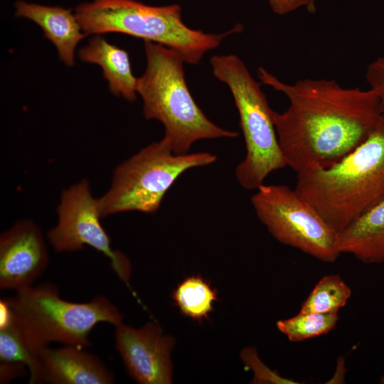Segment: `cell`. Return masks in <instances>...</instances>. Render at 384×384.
Here are the masks:
<instances>
[{
    "mask_svg": "<svg viewBox=\"0 0 384 384\" xmlns=\"http://www.w3.org/2000/svg\"><path fill=\"white\" fill-rule=\"evenodd\" d=\"M0 304V362L22 363L29 370L31 384L44 383L38 351L28 341L19 319L5 299Z\"/></svg>",
    "mask_w": 384,
    "mask_h": 384,
    "instance_id": "2e32d148",
    "label": "cell"
},
{
    "mask_svg": "<svg viewBox=\"0 0 384 384\" xmlns=\"http://www.w3.org/2000/svg\"><path fill=\"white\" fill-rule=\"evenodd\" d=\"M337 248L363 263L384 262V199L338 233Z\"/></svg>",
    "mask_w": 384,
    "mask_h": 384,
    "instance_id": "5bb4252c",
    "label": "cell"
},
{
    "mask_svg": "<svg viewBox=\"0 0 384 384\" xmlns=\"http://www.w3.org/2000/svg\"><path fill=\"white\" fill-rule=\"evenodd\" d=\"M272 10L277 14L284 15L301 8L310 13L316 10V0H267Z\"/></svg>",
    "mask_w": 384,
    "mask_h": 384,
    "instance_id": "7402d4cb",
    "label": "cell"
},
{
    "mask_svg": "<svg viewBox=\"0 0 384 384\" xmlns=\"http://www.w3.org/2000/svg\"><path fill=\"white\" fill-rule=\"evenodd\" d=\"M57 215V224L48 232L50 244L56 252H76L90 246L110 260L112 269L122 282H129L130 262L125 255L112 249L89 181L82 179L62 191Z\"/></svg>",
    "mask_w": 384,
    "mask_h": 384,
    "instance_id": "9c48e42d",
    "label": "cell"
},
{
    "mask_svg": "<svg viewBox=\"0 0 384 384\" xmlns=\"http://www.w3.org/2000/svg\"><path fill=\"white\" fill-rule=\"evenodd\" d=\"M146 66L137 78V92L147 119L164 127L163 137L176 154L188 153L201 139L234 138L238 133L211 122L194 100L187 85L182 56L172 48L144 41Z\"/></svg>",
    "mask_w": 384,
    "mask_h": 384,
    "instance_id": "3957f363",
    "label": "cell"
},
{
    "mask_svg": "<svg viewBox=\"0 0 384 384\" xmlns=\"http://www.w3.org/2000/svg\"><path fill=\"white\" fill-rule=\"evenodd\" d=\"M115 348L129 375L141 384L172 383L171 353L175 341L153 321L139 329L115 326Z\"/></svg>",
    "mask_w": 384,
    "mask_h": 384,
    "instance_id": "30bf717a",
    "label": "cell"
},
{
    "mask_svg": "<svg viewBox=\"0 0 384 384\" xmlns=\"http://www.w3.org/2000/svg\"><path fill=\"white\" fill-rule=\"evenodd\" d=\"M26 366L19 362H0V383H9L26 373Z\"/></svg>",
    "mask_w": 384,
    "mask_h": 384,
    "instance_id": "603a6c76",
    "label": "cell"
},
{
    "mask_svg": "<svg viewBox=\"0 0 384 384\" xmlns=\"http://www.w3.org/2000/svg\"><path fill=\"white\" fill-rule=\"evenodd\" d=\"M209 152L174 154L162 138L119 164L107 191L97 198L102 218L129 211L156 212L176 180L186 171L214 163Z\"/></svg>",
    "mask_w": 384,
    "mask_h": 384,
    "instance_id": "52a82bcc",
    "label": "cell"
},
{
    "mask_svg": "<svg viewBox=\"0 0 384 384\" xmlns=\"http://www.w3.org/2000/svg\"><path fill=\"white\" fill-rule=\"evenodd\" d=\"M210 63L213 75L230 89L240 117L246 155L236 167L237 181L243 188L257 190L270 174L287 166L272 110L260 84L238 56L213 55Z\"/></svg>",
    "mask_w": 384,
    "mask_h": 384,
    "instance_id": "5b68a950",
    "label": "cell"
},
{
    "mask_svg": "<svg viewBox=\"0 0 384 384\" xmlns=\"http://www.w3.org/2000/svg\"><path fill=\"white\" fill-rule=\"evenodd\" d=\"M172 298L182 314L203 320L213 311V303L218 300V294L204 278L193 275L178 284Z\"/></svg>",
    "mask_w": 384,
    "mask_h": 384,
    "instance_id": "e0dca14e",
    "label": "cell"
},
{
    "mask_svg": "<svg viewBox=\"0 0 384 384\" xmlns=\"http://www.w3.org/2000/svg\"><path fill=\"white\" fill-rule=\"evenodd\" d=\"M5 300L37 351L53 342L84 348L89 346V334L98 323L114 326L122 323L121 312L107 297L99 295L85 303L67 301L50 283L16 292Z\"/></svg>",
    "mask_w": 384,
    "mask_h": 384,
    "instance_id": "8992f818",
    "label": "cell"
},
{
    "mask_svg": "<svg viewBox=\"0 0 384 384\" xmlns=\"http://www.w3.org/2000/svg\"><path fill=\"white\" fill-rule=\"evenodd\" d=\"M14 15L36 23L44 36L55 46L59 59L67 66L75 63V50L87 35L83 32L72 9L46 6L18 0Z\"/></svg>",
    "mask_w": 384,
    "mask_h": 384,
    "instance_id": "4fadbf2b",
    "label": "cell"
},
{
    "mask_svg": "<svg viewBox=\"0 0 384 384\" xmlns=\"http://www.w3.org/2000/svg\"><path fill=\"white\" fill-rule=\"evenodd\" d=\"M43 381L53 384H110L113 373L96 356L83 348L65 345L53 349L48 346L38 350Z\"/></svg>",
    "mask_w": 384,
    "mask_h": 384,
    "instance_id": "7c38bea8",
    "label": "cell"
},
{
    "mask_svg": "<svg viewBox=\"0 0 384 384\" xmlns=\"http://www.w3.org/2000/svg\"><path fill=\"white\" fill-rule=\"evenodd\" d=\"M48 263L44 238L33 221L18 220L1 234V289L16 292L32 287Z\"/></svg>",
    "mask_w": 384,
    "mask_h": 384,
    "instance_id": "8fae6325",
    "label": "cell"
},
{
    "mask_svg": "<svg viewBox=\"0 0 384 384\" xmlns=\"http://www.w3.org/2000/svg\"><path fill=\"white\" fill-rule=\"evenodd\" d=\"M255 191L254 210L277 241L324 262L337 260L338 233L295 189L262 184Z\"/></svg>",
    "mask_w": 384,
    "mask_h": 384,
    "instance_id": "ba28073f",
    "label": "cell"
},
{
    "mask_svg": "<svg viewBox=\"0 0 384 384\" xmlns=\"http://www.w3.org/2000/svg\"><path fill=\"white\" fill-rule=\"evenodd\" d=\"M366 79L370 89L378 95L384 115V53L369 64L366 73Z\"/></svg>",
    "mask_w": 384,
    "mask_h": 384,
    "instance_id": "44dd1931",
    "label": "cell"
},
{
    "mask_svg": "<svg viewBox=\"0 0 384 384\" xmlns=\"http://www.w3.org/2000/svg\"><path fill=\"white\" fill-rule=\"evenodd\" d=\"M75 16L87 35L120 33L177 51L185 63L196 65L241 25L220 34L192 29L182 19L178 4L150 6L136 0H90L78 4Z\"/></svg>",
    "mask_w": 384,
    "mask_h": 384,
    "instance_id": "277c9868",
    "label": "cell"
},
{
    "mask_svg": "<svg viewBox=\"0 0 384 384\" xmlns=\"http://www.w3.org/2000/svg\"><path fill=\"white\" fill-rule=\"evenodd\" d=\"M337 232L384 199V115L368 138L336 164L297 173L294 188Z\"/></svg>",
    "mask_w": 384,
    "mask_h": 384,
    "instance_id": "7a4b0ae2",
    "label": "cell"
},
{
    "mask_svg": "<svg viewBox=\"0 0 384 384\" xmlns=\"http://www.w3.org/2000/svg\"><path fill=\"white\" fill-rule=\"evenodd\" d=\"M80 59L100 65L110 90L129 102L137 98V78L132 73L129 53L105 39L96 35L80 49Z\"/></svg>",
    "mask_w": 384,
    "mask_h": 384,
    "instance_id": "9a60e30c",
    "label": "cell"
},
{
    "mask_svg": "<svg viewBox=\"0 0 384 384\" xmlns=\"http://www.w3.org/2000/svg\"><path fill=\"white\" fill-rule=\"evenodd\" d=\"M351 295V289L338 274L324 276L302 304L300 313L338 312Z\"/></svg>",
    "mask_w": 384,
    "mask_h": 384,
    "instance_id": "ac0fdd59",
    "label": "cell"
},
{
    "mask_svg": "<svg viewBox=\"0 0 384 384\" xmlns=\"http://www.w3.org/2000/svg\"><path fill=\"white\" fill-rule=\"evenodd\" d=\"M338 320V312H299L294 316L278 321L276 325L290 341L299 342L328 334L335 328Z\"/></svg>",
    "mask_w": 384,
    "mask_h": 384,
    "instance_id": "d6986e66",
    "label": "cell"
},
{
    "mask_svg": "<svg viewBox=\"0 0 384 384\" xmlns=\"http://www.w3.org/2000/svg\"><path fill=\"white\" fill-rule=\"evenodd\" d=\"M244 363L253 372L252 383L297 384L294 380L282 376L276 371L269 368L260 359L256 349L246 347L241 352Z\"/></svg>",
    "mask_w": 384,
    "mask_h": 384,
    "instance_id": "ffe728a7",
    "label": "cell"
},
{
    "mask_svg": "<svg viewBox=\"0 0 384 384\" xmlns=\"http://www.w3.org/2000/svg\"><path fill=\"white\" fill-rule=\"evenodd\" d=\"M257 75L289 100L284 112L272 114L287 165L297 174L339 161L368 138L382 116L380 100L370 88L344 87L326 79L288 84L263 68Z\"/></svg>",
    "mask_w": 384,
    "mask_h": 384,
    "instance_id": "6da1fadb",
    "label": "cell"
}]
</instances>
